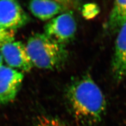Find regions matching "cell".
<instances>
[{"label":"cell","instance_id":"1","mask_svg":"<svg viewBox=\"0 0 126 126\" xmlns=\"http://www.w3.org/2000/svg\"><path fill=\"white\" fill-rule=\"evenodd\" d=\"M65 97L72 115L82 126H94L102 120L107 108L103 93L89 75L76 78L67 86Z\"/></svg>","mask_w":126,"mask_h":126},{"label":"cell","instance_id":"2","mask_svg":"<svg viewBox=\"0 0 126 126\" xmlns=\"http://www.w3.org/2000/svg\"><path fill=\"white\" fill-rule=\"evenodd\" d=\"M27 54L33 66L52 70L62 68L69 57L66 46L55 42L44 33H35L25 45Z\"/></svg>","mask_w":126,"mask_h":126},{"label":"cell","instance_id":"3","mask_svg":"<svg viewBox=\"0 0 126 126\" xmlns=\"http://www.w3.org/2000/svg\"><path fill=\"white\" fill-rule=\"evenodd\" d=\"M77 30L76 22L72 11L56 16L47 23L44 34L53 41L65 46L72 42Z\"/></svg>","mask_w":126,"mask_h":126},{"label":"cell","instance_id":"4","mask_svg":"<svg viewBox=\"0 0 126 126\" xmlns=\"http://www.w3.org/2000/svg\"><path fill=\"white\" fill-rule=\"evenodd\" d=\"M23 79L22 72L9 66H0V104L6 105L15 99Z\"/></svg>","mask_w":126,"mask_h":126},{"label":"cell","instance_id":"5","mask_svg":"<svg viewBox=\"0 0 126 126\" xmlns=\"http://www.w3.org/2000/svg\"><path fill=\"white\" fill-rule=\"evenodd\" d=\"M0 53L8 66L29 72L33 67L25 45L20 41H12L0 47Z\"/></svg>","mask_w":126,"mask_h":126},{"label":"cell","instance_id":"6","mask_svg":"<svg viewBox=\"0 0 126 126\" xmlns=\"http://www.w3.org/2000/svg\"><path fill=\"white\" fill-rule=\"evenodd\" d=\"M30 21L29 16L18 2L0 1V25L14 31L25 26Z\"/></svg>","mask_w":126,"mask_h":126},{"label":"cell","instance_id":"7","mask_svg":"<svg viewBox=\"0 0 126 126\" xmlns=\"http://www.w3.org/2000/svg\"><path fill=\"white\" fill-rule=\"evenodd\" d=\"M76 2L69 1H32L29 3L31 13L42 21H47L77 6Z\"/></svg>","mask_w":126,"mask_h":126},{"label":"cell","instance_id":"8","mask_svg":"<svg viewBox=\"0 0 126 126\" xmlns=\"http://www.w3.org/2000/svg\"><path fill=\"white\" fill-rule=\"evenodd\" d=\"M115 79L119 82L126 76V24L118 33L111 63Z\"/></svg>","mask_w":126,"mask_h":126},{"label":"cell","instance_id":"9","mask_svg":"<svg viewBox=\"0 0 126 126\" xmlns=\"http://www.w3.org/2000/svg\"><path fill=\"white\" fill-rule=\"evenodd\" d=\"M126 24V1L114 2L112 9L110 13L106 25L109 34L118 33Z\"/></svg>","mask_w":126,"mask_h":126},{"label":"cell","instance_id":"10","mask_svg":"<svg viewBox=\"0 0 126 126\" xmlns=\"http://www.w3.org/2000/svg\"><path fill=\"white\" fill-rule=\"evenodd\" d=\"M34 126H70L65 121L57 118L48 116H38Z\"/></svg>","mask_w":126,"mask_h":126},{"label":"cell","instance_id":"11","mask_svg":"<svg viewBox=\"0 0 126 126\" xmlns=\"http://www.w3.org/2000/svg\"><path fill=\"white\" fill-rule=\"evenodd\" d=\"M14 41H15L14 31L6 29L0 25V47Z\"/></svg>","mask_w":126,"mask_h":126},{"label":"cell","instance_id":"12","mask_svg":"<svg viewBox=\"0 0 126 126\" xmlns=\"http://www.w3.org/2000/svg\"><path fill=\"white\" fill-rule=\"evenodd\" d=\"M99 12V8L97 5L94 4H88L85 5L82 9V14L84 16L87 18H91Z\"/></svg>","mask_w":126,"mask_h":126},{"label":"cell","instance_id":"13","mask_svg":"<svg viewBox=\"0 0 126 126\" xmlns=\"http://www.w3.org/2000/svg\"><path fill=\"white\" fill-rule=\"evenodd\" d=\"M3 59L2 58L1 53H0V66L3 65Z\"/></svg>","mask_w":126,"mask_h":126}]
</instances>
